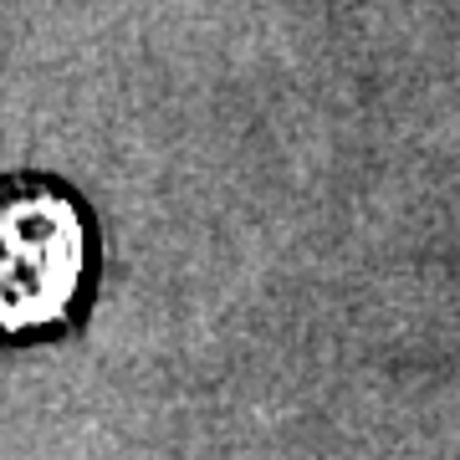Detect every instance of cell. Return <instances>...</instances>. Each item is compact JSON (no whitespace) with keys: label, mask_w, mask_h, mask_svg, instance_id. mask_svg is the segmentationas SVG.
I'll list each match as a JSON object with an SVG mask.
<instances>
[{"label":"cell","mask_w":460,"mask_h":460,"mask_svg":"<svg viewBox=\"0 0 460 460\" xmlns=\"http://www.w3.org/2000/svg\"><path fill=\"white\" fill-rule=\"evenodd\" d=\"M98 287V226L57 174H0V343H41L77 328Z\"/></svg>","instance_id":"obj_1"}]
</instances>
